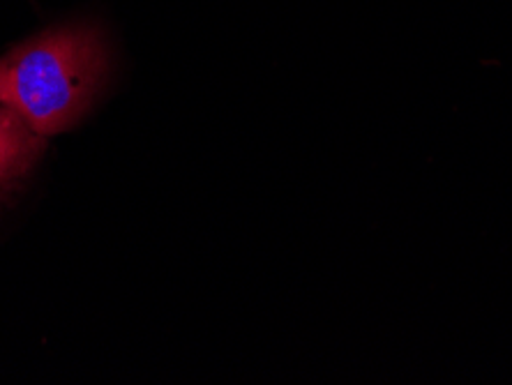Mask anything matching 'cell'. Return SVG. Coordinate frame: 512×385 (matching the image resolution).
Here are the masks:
<instances>
[{"mask_svg": "<svg viewBox=\"0 0 512 385\" xmlns=\"http://www.w3.org/2000/svg\"><path fill=\"white\" fill-rule=\"evenodd\" d=\"M107 67V44L95 26L51 28L0 58V104L40 137H54L84 118Z\"/></svg>", "mask_w": 512, "mask_h": 385, "instance_id": "obj_1", "label": "cell"}, {"mask_svg": "<svg viewBox=\"0 0 512 385\" xmlns=\"http://www.w3.org/2000/svg\"><path fill=\"white\" fill-rule=\"evenodd\" d=\"M47 141L30 130L12 109L0 104V185L26 173Z\"/></svg>", "mask_w": 512, "mask_h": 385, "instance_id": "obj_2", "label": "cell"}]
</instances>
